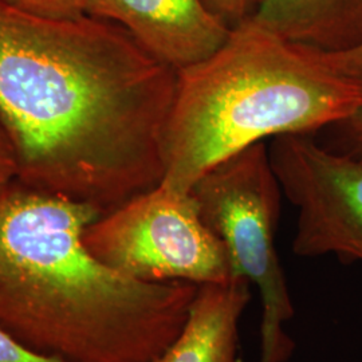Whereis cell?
<instances>
[{"label":"cell","instance_id":"cell-1","mask_svg":"<svg viewBox=\"0 0 362 362\" xmlns=\"http://www.w3.org/2000/svg\"><path fill=\"white\" fill-rule=\"evenodd\" d=\"M177 71L113 22L0 0V125L16 182L106 214L164 179Z\"/></svg>","mask_w":362,"mask_h":362},{"label":"cell","instance_id":"cell-2","mask_svg":"<svg viewBox=\"0 0 362 362\" xmlns=\"http://www.w3.org/2000/svg\"><path fill=\"white\" fill-rule=\"evenodd\" d=\"M101 215L19 182L0 196V327L66 362H153L180 334L199 286L106 266L83 242Z\"/></svg>","mask_w":362,"mask_h":362},{"label":"cell","instance_id":"cell-3","mask_svg":"<svg viewBox=\"0 0 362 362\" xmlns=\"http://www.w3.org/2000/svg\"><path fill=\"white\" fill-rule=\"evenodd\" d=\"M361 105V86L337 71L324 52L250 18L231 28L218 52L177 71L161 185L188 194L226 157L267 137L315 134Z\"/></svg>","mask_w":362,"mask_h":362},{"label":"cell","instance_id":"cell-4","mask_svg":"<svg viewBox=\"0 0 362 362\" xmlns=\"http://www.w3.org/2000/svg\"><path fill=\"white\" fill-rule=\"evenodd\" d=\"M189 194L226 248L233 275L258 287L259 362L288 361L296 344L285 325L294 317V305L275 248L284 192L269 146L260 141L226 157L200 176Z\"/></svg>","mask_w":362,"mask_h":362},{"label":"cell","instance_id":"cell-5","mask_svg":"<svg viewBox=\"0 0 362 362\" xmlns=\"http://www.w3.org/2000/svg\"><path fill=\"white\" fill-rule=\"evenodd\" d=\"M83 242L106 266L143 282L200 286L236 278L192 194L161 184L101 215Z\"/></svg>","mask_w":362,"mask_h":362},{"label":"cell","instance_id":"cell-6","mask_svg":"<svg viewBox=\"0 0 362 362\" xmlns=\"http://www.w3.org/2000/svg\"><path fill=\"white\" fill-rule=\"evenodd\" d=\"M269 151L282 192L298 209V257L362 262L361 160L325 148L309 133L275 137Z\"/></svg>","mask_w":362,"mask_h":362},{"label":"cell","instance_id":"cell-7","mask_svg":"<svg viewBox=\"0 0 362 362\" xmlns=\"http://www.w3.org/2000/svg\"><path fill=\"white\" fill-rule=\"evenodd\" d=\"M86 15L125 28L176 71L207 59L231 33L203 0H88Z\"/></svg>","mask_w":362,"mask_h":362},{"label":"cell","instance_id":"cell-8","mask_svg":"<svg viewBox=\"0 0 362 362\" xmlns=\"http://www.w3.org/2000/svg\"><path fill=\"white\" fill-rule=\"evenodd\" d=\"M250 285L236 276L199 286L180 334L153 362H238L239 322L251 299Z\"/></svg>","mask_w":362,"mask_h":362},{"label":"cell","instance_id":"cell-9","mask_svg":"<svg viewBox=\"0 0 362 362\" xmlns=\"http://www.w3.org/2000/svg\"><path fill=\"white\" fill-rule=\"evenodd\" d=\"M251 19L320 52H348L362 43V0H258Z\"/></svg>","mask_w":362,"mask_h":362},{"label":"cell","instance_id":"cell-10","mask_svg":"<svg viewBox=\"0 0 362 362\" xmlns=\"http://www.w3.org/2000/svg\"><path fill=\"white\" fill-rule=\"evenodd\" d=\"M318 133L326 137L325 141L315 137L325 148L362 161V105L351 116Z\"/></svg>","mask_w":362,"mask_h":362},{"label":"cell","instance_id":"cell-11","mask_svg":"<svg viewBox=\"0 0 362 362\" xmlns=\"http://www.w3.org/2000/svg\"><path fill=\"white\" fill-rule=\"evenodd\" d=\"M23 13L54 21H76L86 15L88 0H1Z\"/></svg>","mask_w":362,"mask_h":362},{"label":"cell","instance_id":"cell-12","mask_svg":"<svg viewBox=\"0 0 362 362\" xmlns=\"http://www.w3.org/2000/svg\"><path fill=\"white\" fill-rule=\"evenodd\" d=\"M208 10L233 28L250 19L258 6V0H203Z\"/></svg>","mask_w":362,"mask_h":362},{"label":"cell","instance_id":"cell-13","mask_svg":"<svg viewBox=\"0 0 362 362\" xmlns=\"http://www.w3.org/2000/svg\"><path fill=\"white\" fill-rule=\"evenodd\" d=\"M0 362H66L59 358L40 356L21 345L0 327Z\"/></svg>","mask_w":362,"mask_h":362},{"label":"cell","instance_id":"cell-14","mask_svg":"<svg viewBox=\"0 0 362 362\" xmlns=\"http://www.w3.org/2000/svg\"><path fill=\"white\" fill-rule=\"evenodd\" d=\"M329 64L362 88V43L348 52H325Z\"/></svg>","mask_w":362,"mask_h":362},{"label":"cell","instance_id":"cell-15","mask_svg":"<svg viewBox=\"0 0 362 362\" xmlns=\"http://www.w3.org/2000/svg\"><path fill=\"white\" fill-rule=\"evenodd\" d=\"M18 180V164L6 132L0 125V196Z\"/></svg>","mask_w":362,"mask_h":362}]
</instances>
